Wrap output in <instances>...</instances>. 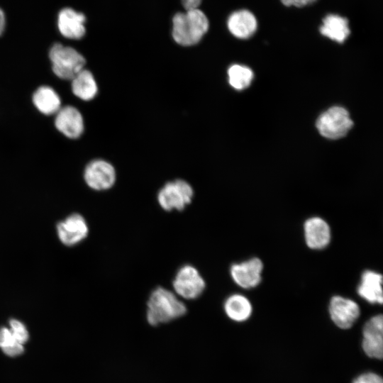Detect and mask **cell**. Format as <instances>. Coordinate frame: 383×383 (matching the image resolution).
Segmentation results:
<instances>
[{
    "instance_id": "603a6c76",
    "label": "cell",
    "mask_w": 383,
    "mask_h": 383,
    "mask_svg": "<svg viewBox=\"0 0 383 383\" xmlns=\"http://www.w3.org/2000/svg\"><path fill=\"white\" fill-rule=\"evenodd\" d=\"M352 383H383V379L376 372H365L355 377Z\"/></svg>"
},
{
    "instance_id": "277c9868",
    "label": "cell",
    "mask_w": 383,
    "mask_h": 383,
    "mask_svg": "<svg viewBox=\"0 0 383 383\" xmlns=\"http://www.w3.org/2000/svg\"><path fill=\"white\" fill-rule=\"evenodd\" d=\"M194 196L192 186L183 179H175L166 183L157 193V201L166 211H182Z\"/></svg>"
},
{
    "instance_id": "7a4b0ae2",
    "label": "cell",
    "mask_w": 383,
    "mask_h": 383,
    "mask_svg": "<svg viewBox=\"0 0 383 383\" xmlns=\"http://www.w3.org/2000/svg\"><path fill=\"white\" fill-rule=\"evenodd\" d=\"M209 20L199 9L177 13L172 19V37L182 46L198 43L208 31Z\"/></svg>"
},
{
    "instance_id": "6da1fadb",
    "label": "cell",
    "mask_w": 383,
    "mask_h": 383,
    "mask_svg": "<svg viewBox=\"0 0 383 383\" xmlns=\"http://www.w3.org/2000/svg\"><path fill=\"white\" fill-rule=\"evenodd\" d=\"M187 311L176 294L162 287L155 288L147 302L146 318L151 326L168 323L183 316Z\"/></svg>"
},
{
    "instance_id": "4316f807",
    "label": "cell",
    "mask_w": 383,
    "mask_h": 383,
    "mask_svg": "<svg viewBox=\"0 0 383 383\" xmlns=\"http://www.w3.org/2000/svg\"><path fill=\"white\" fill-rule=\"evenodd\" d=\"M5 15L2 9L0 8V35L3 33L5 28Z\"/></svg>"
},
{
    "instance_id": "8992f818",
    "label": "cell",
    "mask_w": 383,
    "mask_h": 383,
    "mask_svg": "<svg viewBox=\"0 0 383 383\" xmlns=\"http://www.w3.org/2000/svg\"><path fill=\"white\" fill-rule=\"evenodd\" d=\"M172 286L177 296L192 300L201 295L205 289L206 283L196 267L191 265H185L177 270Z\"/></svg>"
},
{
    "instance_id": "d6986e66",
    "label": "cell",
    "mask_w": 383,
    "mask_h": 383,
    "mask_svg": "<svg viewBox=\"0 0 383 383\" xmlns=\"http://www.w3.org/2000/svg\"><path fill=\"white\" fill-rule=\"evenodd\" d=\"M72 81V92L78 98L89 101L94 99L97 94L96 82L90 71L82 70Z\"/></svg>"
},
{
    "instance_id": "484cf974",
    "label": "cell",
    "mask_w": 383,
    "mask_h": 383,
    "mask_svg": "<svg viewBox=\"0 0 383 383\" xmlns=\"http://www.w3.org/2000/svg\"><path fill=\"white\" fill-rule=\"evenodd\" d=\"M201 0H182V4L185 10L198 9Z\"/></svg>"
},
{
    "instance_id": "5b68a950",
    "label": "cell",
    "mask_w": 383,
    "mask_h": 383,
    "mask_svg": "<svg viewBox=\"0 0 383 383\" xmlns=\"http://www.w3.org/2000/svg\"><path fill=\"white\" fill-rule=\"evenodd\" d=\"M353 126L346 109L333 106L323 112L316 121L319 133L329 139H338L345 136Z\"/></svg>"
},
{
    "instance_id": "5bb4252c",
    "label": "cell",
    "mask_w": 383,
    "mask_h": 383,
    "mask_svg": "<svg viewBox=\"0 0 383 383\" xmlns=\"http://www.w3.org/2000/svg\"><path fill=\"white\" fill-rule=\"evenodd\" d=\"M331 229L323 218L312 217L304 223V236L309 248L320 250L326 248L331 241Z\"/></svg>"
},
{
    "instance_id": "3957f363",
    "label": "cell",
    "mask_w": 383,
    "mask_h": 383,
    "mask_svg": "<svg viewBox=\"0 0 383 383\" xmlns=\"http://www.w3.org/2000/svg\"><path fill=\"white\" fill-rule=\"evenodd\" d=\"M49 57L53 72L58 77L70 80L84 69L85 58L71 47L55 43L50 48Z\"/></svg>"
},
{
    "instance_id": "ac0fdd59",
    "label": "cell",
    "mask_w": 383,
    "mask_h": 383,
    "mask_svg": "<svg viewBox=\"0 0 383 383\" xmlns=\"http://www.w3.org/2000/svg\"><path fill=\"white\" fill-rule=\"evenodd\" d=\"M226 316L235 322L247 321L252 315V306L245 296L234 294L229 296L223 304Z\"/></svg>"
},
{
    "instance_id": "e0dca14e",
    "label": "cell",
    "mask_w": 383,
    "mask_h": 383,
    "mask_svg": "<svg viewBox=\"0 0 383 383\" xmlns=\"http://www.w3.org/2000/svg\"><path fill=\"white\" fill-rule=\"evenodd\" d=\"M320 33L338 43H343L350 33L347 18L336 14L327 15L323 19Z\"/></svg>"
},
{
    "instance_id": "9c48e42d",
    "label": "cell",
    "mask_w": 383,
    "mask_h": 383,
    "mask_svg": "<svg viewBox=\"0 0 383 383\" xmlns=\"http://www.w3.org/2000/svg\"><path fill=\"white\" fill-rule=\"evenodd\" d=\"M86 184L92 189L104 191L115 184L116 173L114 167L104 160H94L86 167L84 172Z\"/></svg>"
},
{
    "instance_id": "ba28073f",
    "label": "cell",
    "mask_w": 383,
    "mask_h": 383,
    "mask_svg": "<svg viewBox=\"0 0 383 383\" xmlns=\"http://www.w3.org/2000/svg\"><path fill=\"white\" fill-rule=\"evenodd\" d=\"M328 311L333 323L343 330L353 327L360 316L358 304L352 299L340 296H334L331 298Z\"/></svg>"
},
{
    "instance_id": "7c38bea8",
    "label": "cell",
    "mask_w": 383,
    "mask_h": 383,
    "mask_svg": "<svg viewBox=\"0 0 383 383\" xmlns=\"http://www.w3.org/2000/svg\"><path fill=\"white\" fill-rule=\"evenodd\" d=\"M55 124L57 129L70 138H79L84 131V121L80 112L67 106L57 112Z\"/></svg>"
},
{
    "instance_id": "cb8c5ba5",
    "label": "cell",
    "mask_w": 383,
    "mask_h": 383,
    "mask_svg": "<svg viewBox=\"0 0 383 383\" xmlns=\"http://www.w3.org/2000/svg\"><path fill=\"white\" fill-rule=\"evenodd\" d=\"M17 343H19L15 340L10 330L6 328L0 329V348L3 351Z\"/></svg>"
},
{
    "instance_id": "7402d4cb",
    "label": "cell",
    "mask_w": 383,
    "mask_h": 383,
    "mask_svg": "<svg viewBox=\"0 0 383 383\" xmlns=\"http://www.w3.org/2000/svg\"><path fill=\"white\" fill-rule=\"evenodd\" d=\"M11 326V332L15 340L21 343H25L28 339V333L26 326L16 319H11L9 322Z\"/></svg>"
},
{
    "instance_id": "4fadbf2b",
    "label": "cell",
    "mask_w": 383,
    "mask_h": 383,
    "mask_svg": "<svg viewBox=\"0 0 383 383\" xmlns=\"http://www.w3.org/2000/svg\"><path fill=\"white\" fill-rule=\"evenodd\" d=\"M86 17L71 8H65L58 14L57 26L60 33L70 39H80L85 33Z\"/></svg>"
},
{
    "instance_id": "30bf717a",
    "label": "cell",
    "mask_w": 383,
    "mask_h": 383,
    "mask_svg": "<svg viewBox=\"0 0 383 383\" xmlns=\"http://www.w3.org/2000/svg\"><path fill=\"white\" fill-rule=\"evenodd\" d=\"M57 236L65 245L74 246L84 240L89 233L85 218L79 213H72L57 225Z\"/></svg>"
},
{
    "instance_id": "52a82bcc",
    "label": "cell",
    "mask_w": 383,
    "mask_h": 383,
    "mask_svg": "<svg viewBox=\"0 0 383 383\" xmlns=\"http://www.w3.org/2000/svg\"><path fill=\"white\" fill-rule=\"evenodd\" d=\"M361 347L370 358L382 360L383 357V317L375 315L367 320L362 328Z\"/></svg>"
},
{
    "instance_id": "ffe728a7",
    "label": "cell",
    "mask_w": 383,
    "mask_h": 383,
    "mask_svg": "<svg viewBox=\"0 0 383 383\" xmlns=\"http://www.w3.org/2000/svg\"><path fill=\"white\" fill-rule=\"evenodd\" d=\"M33 102L39 111L45 115L57 113L60 108V99L50 87H39L33 94Z\"/></svg>"
},
{
    "instance_id": "44dd1931",
    "label": "cell",
    "mask_w": 383,
    "mask_h": 383,
    "mask_svg": "<svg viewBox=\"0 0 383 383\" xmlns=\"http://www.w3.org/2000/svg\"><path fill=\"white\" fill-rule=\"evenodd\" d=\"M228 79L230 85L236 90H242L250 84L253 72L248 67L235 64L228 70Z\"/></svg>"
},
{
    "instance_id": "d4e9b609",
    "label": "cell",
    "mask_w": 383,
    "mask_h": 383,
    "mask_svg": "<svg viewBox=\"0 0 383 383\" xmlns=\"http://www.w3.org/2000/svg\"><path fill=\"white\" fill-rule=\"evenodd\" d=\"M316 0H281L282 3L286 6H294L296 7H302L313 3Z\"/></svg>"
},
{
    "instance_id": "2e32d148",
    "label": "cell",
    "mask_w": 383,
    "mask_h": 383,
    "mask_svg": "<svg viewBox=\"0 0 383 383\" xmlns=\"http://www.w3.org/2000/svg\"><path fill=\"white\" fill-rule=\"evenodd\" d=\"M382 276L372 270H365L361 277V282L357 287L358 294L370 304H382Z\"/></svg>"
},
{
    "instance_id": "9a60e30c",
    "label": "cell",
    "mask_w": 383,
    "mask_h": 383,
    "mask_svg": "<svg viewBox=\"0 0 383 383\" xmlns=\"http://www.w3.org/2000/svg\"><path fill=\"white\" fill-rule=\"evenodd\" d=\"M230 33L240 39L250 38L256 31V18L250 11L243 9L231 13L227 21Z\"/></svg>"
},
{
    "instance_id": "8fae6325",
    "label": "cell",
    "mask_w": 383,
    "mask_h": 383,
    "mask_svg": "<svg viewBox=\"0 0 383 383\" xmlns=\"http://www.w3.org/2000/svg\"><path fill=\"white\" fill-rule=\"evenodd\" d=\"M263 269L262 261L257 257L231 265L230 272L236 284L244 289L257 286L261 282Z\"/></svg>"
}]
</instances>
